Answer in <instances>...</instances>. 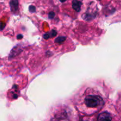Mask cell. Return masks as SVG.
Masks as SVG:
<instances>
[{
    "instance_id": "cell-1",
    "label": "cell",
    "mask_w": 121,
    "mask_h": 121,
    "mask_svg": "<svg viewBox=\"0 0 121 121\" xmlns=\"http://www.w3.org/2000/svg\"><path fill=\"white\" fill-rule=\"evenodd\" d=\"M77 103L78 106L94 112L102 107L105 102L95 89L87 88L79 96Z\"/></svg>"
},
{
    "instance_id": "cell-2",
    "label": "cell",
    "mask_w": 121,
    "mask_h": 121,
    "mask_svg": "<svg viewBox=\"0 0 121 121\" xmlns=\"http://www.w3.org/2000/svg\"><path fill=\"white\" fill-rule=\"evenodd\" d=\"M72 111L69 108L61 107L55 111L50 121H71Z\"/></svg>"
},
{
    "instance_id": "cell-3",
    "label": "cell",
    "mask_w": 121,
    "mask_h": 121,
    "mask_svg": "<svg viewBox=\"0 0 121 121\" xmlns=\"http://www.w3.org/2000/svg\"><path fill=\"white\" fill-rule=\"evenodd\" d=\"M112 117L108 112H103L100 113L98 118V121H112Z\"/></svg>"
},
{
    "instance_id": "cell-4",
    "label": "cell",
    "mask_w": 121,
    "mask_h": 121,
    "mask_svg": "<svg viewBox=\"0 0 121 121\" xmlns=\"http://www.w3.org/2000/svg\"><path fill=\"white\" fill-rule=\"evenodd\" d=\"M82 3L80 1H77V0H73L72 2V7H73V9L77 12H79L81 9V7Z\"/></svg>"
},
{
    "instance_id": "cell-5",
    "label": "cell",
    "mask_w": 121,
    "mask_h": 121,
    "mask_svg": "<svg viewBox=\"0 0 121 121\" xmlns=\"http://www.w3.org/2000/svg\"><path fill=\"white\" fill-rule=\"evenodd\" d=\"M11 8L13 11L15 12L18 9V0H11L9 3Z\"/></svg>"
},
{
    "instance_id": "cell-6",
    "label": "cell",
    "mask_w": 121,
    "mask_h": 121,
    "mask_svg": "<svg viewBox=\"0 0 121 121\" xmlns=\"http://www.w3.org/2000/svg\"><path fill=\"white\" fill-rule=\"evenodd\" d=\"M65 40V39L63 37H58L56 41H57V42H60V41H61V42H63Z\"/></svg>"
},
{
    "instance_id": "cell-7",
    "label": "cell",
    "mask_w": 121,
    "mask_h": 121,
    "mask_svg": "<svg viewBox=\"0 0 121 121\" xmlns=\"http://www.w3.org/2000/svg\"><path fill=\"white\" fill-rule=\"evenodd\" d=\"M29 10L30 11V12H34L35 11V8L34 6H30L29 7Z\"/></svg>"
},
{
    "instance_id": "cell-8",
    "label": "cell",
    "mask_w": 121,
    "mask_h": 121,
    "mask_svg": "<svg viewBox=\"0 0 121 121\" xmlns=\"http://www.w3.org/2000/svg\"><path fill=\"white\" fill-rule=\"evenodd\" d=\"M54 13H53V12H52V13H50L49 14V18H52L54 17Z\"/></svg>"
},
{
    "instance_id": "cell-9",
    "label": "cell",
    "mask_w": 121,
    "mask_h": 121,
    "mask_svg": "<svg viewBox=\"0 0 121 121\" xmlns=\"http://www.w3.org/2000/svg\"><path fill=\"white\" fill-rule=\"evenodd\" d=\"M60 2H65V1H66V0H60Z\"/></svg>"
}]
</instances>
